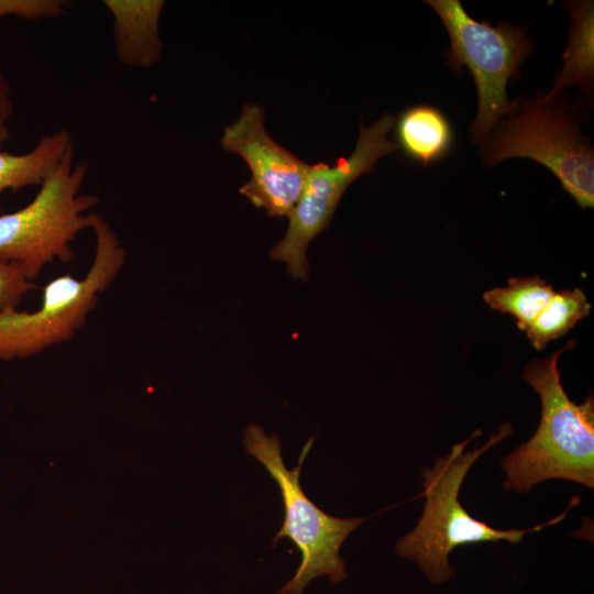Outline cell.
<instances>
[{"instance_id": "cell-1", "label": "cell", "mask_w": 594, "mask_h": 594, "mask_svg": "<svg viewBox=\"0 0 594 594\" xmlns=\"http://www.w3.org/2000/svg\"><path fill=\"white\" fill-rule=\"evenodd\" d=\"M512 431V426L506 422L483 447L466 450L470 441L481 435L477 429L454 444L447 455L438 458L432 469L422 470L426 497L422 515L418 525L398 540L395 551L415 561L430 583L440 584L454 576L455 570L449 564V554L454 548L502 540L517 544L527 534L561 521L569 509L580 502L578 497L573 498L564 513L528 529H496L468 513L459 501L464 477L484 452Z\"/></svg>"}, {"instance_id": "cell-2", "label": "cell", "mask_w": 594, "mask_h": 594, "mask_svg": "<svg viewBox=\"0 0 594 594\" xmlns=\"http://www.w3.org/2000/svg\"><path fill=\"white\" fill-rule=\"evenodd\" d=\"M574 342L549 358L531 361L522 378L538 393L541 416L535 435L502 461L504 487L529 492L536 484L562 479L594 486V399L575 404L561 383L558 360Z\"/></svg>"}, {"instance_id": "cell-3", "label": "cell", "mask_w": 594, "mask_h": 594, "mask_svg": "<svg viewBox=\"0 0 594 594\" xmlns=\"http://www.w3.org/2000/svg\"><path fill=\"white\" fill-rule=\"evenodd\" d=\"M90 229L96 251L87 274L55 277L42 290L35 311L9 308L0 311V360L25 359L45 349L69 341L80 330L99 296L117 278L127 251L109 222L92 212Z\"/></svg>"}, {"instance_id": "cell-4", "label": "cell", "mask_w": 594, "mask_h": 594, "mask_svg": "<svg viewBox=\"0 0 594 594\" xmlns=\"http://www.w3.org/2000/svg\"><path fill=\"white\" fill-rule=\"evenodd\" d=\"M564 101V100H563ZM559 94L515 99L484 142L483 162L512 157L544 165L581 208L594 206V153L579 122Z\"/></svg>"}, {"instance_id": "cell-5", "label": "cell", "mask_w": 594, "mask_h": 594, "mask_svg": "<svg viewBox=\"0 0 594 594\" xmlns=\"http://www.w3.org/2000/svg\"><path fill=\"white\" fill-rule=\"evenodd\" d=\"M74 157L72 147L31 202L0 215V262L18 264L31 282L46 264L75 258L72 243L90 229L89 211L99 204V197L80 194L88 164Z\"/></svg>"}, {"instance_id": "cell-6", "label": "cell", "mask_w": 594, "mask_h": 594, "mask_svg": "<svg viewBox=\"0 0 594 594\" xmlns=\"http://www.w3.org/2000/svg\"><path fill=\"white\" fill-rule=\"evenodd\" d=\"M312 441L314 438L308 440L301 449L298 464L288 470L276 435L268 437L256 424H250L244 431L246 452L263 464L280 491L285 516L273 543L280 538H288L301 553L294 576L275 594H302L311 580L322 575L329 576L331 583L345 580V563L339 550L346 537L364 520L328 515L302 491L300 470Z\"/></svg>"}, {"instance_id": "cell-7", "label": "cell", "mask_w": 594, "mask_h": 594, "mask_svg": "<svg viewBox=\"0 0 594 594\" xmlns=\"http://www.w3.org/2000/svg\"><path fill=\"white\" fill-rule=\"evenodd\" d=\"M442 21L450 38L448 62L452 68L465 65L477 90V112L470 128L472 140L484 143L496 123L510 111L506 87L519 76L531 42L526 30L506 22L493 26L476 21L459 0H427Z\"/></svg>"}, {"instance_id": "cell-8", "label": "cell", "mask_w": 594, "mask_h": 594, "mask_svg": "<svg viewBox=\"0 0 594 594\" xmlns=\"http://www.w3.org/2000/svg\"><path fill=\"white\" fill-rule=\"evenodd\" d=\"M394 123L391 114L382 116L370 127L360 121L359 139L349 157H339L333 166L324 162L309 166L301 194L287 217V231L270 253L273 260L286 264L294 278L307 280L308 244L329 226L346 188L359 176L373 172L381 157L398 150L387 139Z\"/></svg>"}, {"instance_id": "cell-9", "label": "cell", "mask_w": 594, "mask_h": 594, "mask_svg": "<svg viewBox=\"0 0 594 594\" xmlns=\"http://www.w3.org/2000/svg\"><path fill=\"white\" fill-rule=\"evenodd\" d=\"M221 146L248 164L251 178L239 193L271 217H288L305 185L308 164L276 143L264 127V110L246 103L223 130Z\"/></svg>"}, {"instance_id": "cell-10", "label": "cell", "mask_w": 594, "mask_h": 594, "mask_svg": "<svg viewBox=\"0 0 594 594\" xmlns=\"http://www.w3.org/2000/svg\"><path fill=\"white\" fill-rule=\"evenodd\" d=\"M112 14L118 59L130 67H150L162 54L158 20L162 0H105Z\"/></svg>"}, {"instance_id": "cell-11", "label": "cell", "mask_w": 594, "mask_h": 594, "mask_svg": "<svg viewBox=\"0 0 594 594\" xmlns=\"http://www.w3.org/2000/svg\"><path fill=\"white\" fill-rule=\"evenodd\" d=\"M394 127L397 148L425 167L444 160L453 148L452 124L433 106L415 105L403 110Z\"/></svg>"}, {"instance_id": "cell-12", "label": "cell", "mask_w": 594, "mask_h": 594, "mask_svg": "<svg viewBox=\"0 0 594 594\" xmlns=\"http://www.w3.org/2000/svg\"><path fill=\"white\" fill-rule=\"evenodd\" d=\"M74 147L68 130L61 129L43 135L35 146L23 154L0 150V194L7 189L20 190L29 186H41Z\"/></svg>"}, {"instance_id": "cell-13", "label": "cell", "mask_w": 594, "mask_h": 594, "mask_svg": "<svg viewBox=\"0 0 594 594\" xmlns=\"http://www.w3.org/2000/svg\"><path fill=\"white\" fill-rule=\"evenodd\" d=\"M572 18L570 38L562 56L564 66L558 74L549 98L561 94L568 86L588 90L593 84V2L573 1L566 4Z\"/></svg>"}, {"instance_id": "cell-14", "label": "cell", "mask_w": 594, "mask_h": 594, "mask_svg": "<svg viewBox=\"0 0 594 594\" xmlns=\"http://www.w3.org/2000/svg\"><path fill=\"white\" fill-rule=\"evenodd\" d=\"M553 293L552 286L539 276L512 277L505 287L485 292L483 299L492 309L513 316L518 329L526 331Z\"/></svg>"}, {"instance_id": "cell-15", "label": "cell", "mask_w": 594, "mask_h": 594, "mask_svg": "<svg viewBox=\"0 0 594 594\" xmlns=\"http://www.w3.org/2000/svg\"><path fill=\"white\" fill-rule=\"evenodd\" d=\"M590 310L591 304L582 289L554 292L525 332L532 346L540 351L588 316Z\"/></svg>"}, {"instance_id": "cell-16", "label": "cell", "mask_w": 594, "mask_h": 594, "mask_svg": "<svg viewBox=\"0 0 594 594\" xmlns=\"http://www.w3.org/2000/svg\"><path fill=\"white\" fill-rule=\"evenodd\" d=\"M70 2L65 0H0V18L18 16L24 20L57 18L66 12Z\"/></svg>"}, {"instance_id": "cell-17", "label": "cell", "mask_w": 594, "mask_h": 594, "mask_svg": "<svg viewBox=\"0 0 594 594\" xmlns=\"http://www.w3.org/2000/svg\"><path fill=\"white\" fill-rule=\"evenodd\" d=\"M36 287L18 264L0 262V311L16 308L23 296Z\"/></svg>"}, {"instance_id": "cell-18", "label": "cell", "mask_w": 594, "mask_h": 594, "mask_svg": "<svg viewBox=\"0 0 594 594\" xmlns=\"http://www.w3.org/2000/svg\"><path fill=\"white\" fill-rule=\"evenodd\" d=\"M11 84L0 69V150L10 138L9 120L14 112Z\"/></svg>"}]
</instances>
